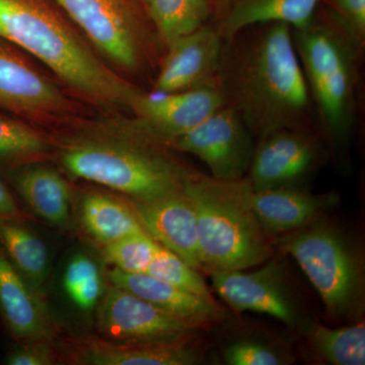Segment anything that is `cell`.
I'll use <instances>...</instances> for the list:
<instances>
[{
	"instance_id": "1",
	"label": "cell",
	"mask_w": 365,
	"mask_h": 365,
	"mask_svg": "<svg viewBox=\"0 0 365 365\" xmlns=\"http://www.w3.org/2000/svg\"><path fill=\"white\" fill-rule=\"evenodd\" d=\"M258 26L235 51L223 48L218 86L227 105L260 139L281 129H304L309 90L292 29L279 23Z\"/></svg>"
},
{
	"instance_id": "2",
	"label": "cell",
	"mask_w": 365,
	"mask_h": 365,
	"mask_svg": "<svg viewBox=\"0 0 365 365\" xmlns=\"http://www.w3.org/2000/svg\"><path fill=\"white\" fill-rule=\"evenodd\" d=\"M182 190L195 210L202 270H247L271 259L272 241L255 213L248 178L222 181L189 173Z\"/></svg>"
},
{
	"instance_id": "3",
	"label": "cell",
	"mask_w": 365,
	"mask_h": 365,
	"mask_svg": "<svg viewBox=\"0 0 365 365\" xmlns=\"http://www.w3.org/2000/svg\"><path fill=\"white\" fill-rule=\"evenodd\" d=\"M0 39L30 53L74 90L101 104L130 106L137 95L47 9L0 0Z\"/></svg>"
},
{
	"instance_id": "4",
	"label": "cell",
	"mask_w": 365,
	"mask_h": 365,
	"mask_svg": "<svg viewBox=\"0 0 365 365\" xmlns=\"http://www.w3.org/2000/svg\"><path fill=\"white\" fill-rule=\"evenodd\" d=\"M279 248L299 264L335 319H355L364 306L361 255L337 225L321 218L283 235Z\"/></svg>"
},
{
	"instance_id": "5",
	"label": "cell",
	"mask_w": 365,
	"mask_h": 365,
	"mask_svg": "<svg viewBox=\"0 0 365 365\" xmlns=\"http://www.w3.org/2000/svg\"><path fill=\"white\" fill-rule=\"evenodd\" d=\"M309 93L328 135L335 143L350 136L354 119L356 47L335 26L292 31Z\"/></svg>"
},
{
	"instance_id": "6",
	"label": "cell",
	"mask_w": 365,
	"mask_h": 365,
	"mask_svg": "<svg viewBox=\"0 0 365 365\" xmlns=\"http://www.w3.org/2000/svg\"><path fill=\"white\" fill-rule=\"evenodd\" d=\"M61 162L71 176L132 200H153L178 191L189 174L158 151L136 144H78L64 151Z\"/></svg>"
},
{
	"instance_id": "7",
	"label": "cell",
	"mask_w": 365,
	"mask_h": 365,
	"mask_svg": "<svg viewBox=\"0 0 365 365\" xmlns=\"http://www.w3.org/2000/svg\"><path fill=\"white\" fill-rule=\"evenodd\" d=\"M253 138L239 112L225 105L169 143L202 160L215 179L235 181L248 173L255 148Z\"/></svg>"
},
{
	"instance_id": "8",
	"label": "cell",
	"mask_w": 365,
	"mask_h": 365,
	"mask_svg": "<svg viewBox=\"0 0 365 365\" xmlns=\"http://www.w3.org/2000/svg\"><path fill=\"white\" fill-rule=\"evenodd\" d=\"M97 331L103 339L123 344L189 339L191 327L145 299L113 285L101 297Z\"/></svg>"
},
{
	"instance_id": "9",
	"label": "cell",
	"mask_w": 365,
	"mask_h": 365,
	"mask_svg": "<svg viewBox=\"0 0 365 365\" xmlns=\"http://www.w3.org/2000/svg\"><path fill=\"white\" fill-rule=\"evenodd\" d=\"M257 270L211 272V283L216 294L235 311L251 312L282 322L297 328L304 323L302 312L288 287L284 266L269 259Z\"/></svg>"
},
{
	"instance_id": "10",
	"label": "cell",
	"mask_w": 365,
	"mask_h": 365,
	"mask_svg": "<svg viewBox=\"0 0 365 365\" xmlns=\"http://www.w3.org/2000/svg\"><path fill=\"white\" fill-rule=\"evenodd\" d=\"M225 105L227 101L220 86H209L176 93H137L131 108L138 116L139 130L170 143Z\"/></svg>"
},
{
	"instance_id": "11",
	"label": "cell",
	"mask_w": 365,
	"mask_h": 365,
	"mask_svg": "<svg viewBox=\"0 0 365 365\" xmlns=\"http://www.w3.org/2000/svg\"><path fill=\"white\" fill-rule=\"evenodd\" d=\"M321 158L316 140L304 129H281L262 137L249 168L254 191L299 186Z\"/></svg>"
},
{
	"instance_id": "12",
	"label": "cell",
	"mask_w": 365,
	"mask_h": 365,
	"mask_svg": "<svg viewBox=\"0 0 365 365\" xmlns=\"http://www.w3.org/2000/svg\"><path fill=\"white\" fill-rule=\"evenodd\" d=\"M93 44L118 66L140 61L135 21L124 0H56Z\"/></svg>"
},
{
	"instance_id": "13",
	"label": "cell",
	"mask_w": 365,
	"mask_h": 365,
	"mask_svg": "<svg viewBox=\"0 0 365 365\" xmlns=\"http://www.w3.org/2000/svg\"><path fill=\"white\" fill-rule=\"evenodd\" d=\"M153 93H176L218 86L223 54L220 31L203 26L170 43Z\"/></svg>"
},
{
	"instance_id": "14",
	"label": "cell",
	"mask_w": 365,
	"mask_h": 365,
	"mask_svg": "<svg viewBox=\"0 0 365 365\" xmlns=\"http://www.w3.org/2000/svg\"><path fill=\"white\" fill-rule=\"evenodd\" d=\"M139 222L158 244L170 250L197 271L199 257L195 210L182 188L153 200H132Z\"/></svg>"
},
{
	"instance_id": "15",
	"label": "cell",
	"mask_w": 365,
	"mask_h": 365,
	"mask_svg": "<svg viewBox=\"0 0 365 365\" xmlns=\"http://www.w3.org/2000/svg\"><path fill=\"white\" fill-rule=\"evenodd\" d=\"M69 360L90 365H192L200 364L202 357L188 339L123 344L88 337L72 343Z\"/></svg>"
},
{
	"instance_id": "16",
	"label": "cell",
	"mask_w": 365,
	"mask_h": 365,
	"mask_svg": "<svg viewBox=\"0 0 365 365\" xmlns=\"http://www.w3.org/2000/svg\"><path fill=\"white\" fill-rule=\"evenodd\" d=\"M336 194H313L299 186L254 191L252 203L269 237L287 235L319 220L337 205Z\"/></svg>"
},
{
	"instance_id": "17",
	"label": "cell",
	"mask_w": 365,
	"mask_h": 365,
	"mask_svg": "<svg viewBox=\"0 0 365 365\" xmlns=\"http://www.w3.org/2000/svg\"><path fill=\"white\" fill-rule=\"evenodd\" d=\"M36 292L0 247V313L14 337L26 342L54 336L51 319Z\"/></svg>"
},
{
	"instance_id": "18",
	"label": "cell",
	"mask_w": 365,
	"mask_h": 365,
	"mask_svg": "<svg viewBox=\"0 0 365 365\" xmlns=\"http://www.w3.org/2000/svg\"><path fill=\"white\" fill-rule=\"evenodd\" d=\"M109 278L115 287L145 299L192 329L211 325L222 316L215 302L163 282L148 274L126 273L114 268L110 271Z\"/></svg>"
},
{
	"instance_id": "19",
	"label": "cell",
	"mask_w": 365,
	"mask_h": 365,
	"mask_svg": "<svg viewBox=\"0 0 365 365\" xmlns=\"http://www.w3.org/2000/svg\"><path fill=\"white\" fill-rule=\"evenodd\" d=\"M66 104L56 86L0 46V108L33 115L59 111Z\"/></svg>"
},
{
	"instance_id": "20",
	"label": "cell",
	"mask_w": 365,
	"mask_h": 365,
	"mask_svg": "<svg viewBox=\"0 0 365 365\" xmlns=\"http://www.w3.org/2000/svg\"><path fill=\"white\" fill-rule=\"evenodd\" d=\"M7 175L36 215L55 227H66L71 218V190L58 172L32 162L9 169Z\"/></svg>"
},
{
	"instance_id": "21",
	"label": "cell",
	"mask_w": 365,
	"mask_h": 365,
	"mask_svg": "<svg viewBox=\"0 0 365 365\" xmlns=\"http://www.w3.org/2000/svg\"><path fill=\"white\" fill-rule=\"evenodd\" d=\"M321 0H235L223 19V39L230 40L253 26L285 24L292 31H302L314 24Z\"/></svg>"
},
{
	"instance_id": "22",
	"label": "cell",
	"mask_w": 365,
	"mask_h": 365,
	"mask_svg": "<svg viewBox=\"0 0 365 365\" xmlns=\"http://www.w3.org/2000/svg\"><path fill=\"white\" fill-rule=\"evenodd\" d=\"M81 220L86 232L105 247L128 235L145 232L131 205L104 194L85 197Z\"/></svg>"
},
{
	"instance_id": "23",
	"label": "cell",
	"mask_w": 365,
	"mask_h": 365,
	"mask_svg": "<svg viewBox=\"0 0 365 365\" xmlns=\"http://www.w3.org/2000/svg\"><path fill=\"white\" fill-rule=\"evenodd\" d=\"M0 247L18 272L39 292L49 274L45 242L21 222L0 220Z\"/></svg>"
},
{
	"instance_id": "24",
	"label": "cell",
	"mask_w": 365,
	"mask_h": 365,
	"mask_svg": "<svg viewBox=\"0 0 365 365\" xmlns=\"http://www.w3.org/2000/svg\"><path fill=\"white\" fill-rule=\"evenodd\" d=\"M309 341L319 359L333 365L365 364L364 322L341 328L312 325Z\"/></svg>"
},
{
	"instance_id": "25",
	"label": "cell",
	"mask_w": 365,
	"mask_h": 365,
	"mask_svg": "<svg viewBox=\"0 0 365 365\" xmlns=\"http://www.w3.org/2000/svg\"><path fill=\"white\" fill-rule=\"evenodd\" d=\"M146 9L165 45L205 26L209 0H148Z\"/></svg>"
},
{
	"instance_id": "26",
	"label": "cell",
	"mask_w": 365,
	"mask_h": 365,
	"mask_svg": "<svg viewBox=\"0 0 365 365\" xmlns=\"http://www.w3.org/2000/svg\"><path fill=\"white\" fill-rule=\"evenodd\" d=\"M47 150L44 139L31 127L0 114V165L13 169L32 163Z\"/></svg>"
},
{
	"instance_id": "27",
	"label": "cell",
	"mask_w": 365,
	"mask_h": 365,
	"mask_svg": "<svg viewBox=\"0 0 365 365\" xmlns=\"http://www.w3.org/2000/svg\"><path fill=\"white\" fill-rule=\"evenodd\" d=\"M63 287L78 309H95L103 295L102 276L96 262L83 254L72 257L64 270Z\"/></svg>"
},
{
	"instance_id": "28",
	"label": "cell",
	"mask_w": 365,
	"mask_h": 365,
	"mask_svg": "<svg viewBox=\"0 0 365 365\" xmlns=\"http://www.w3.org/2000/svg\"><path fill=\"white\" fill-rule=\"evenodd\" d=\"M145 274L211 302H215L199 271L185 263L176 254L158 245Z\"/></svg>"
},
{
	"instance_id": "29",
	"label": "cell",
	"mask_w": 365,
	"mask_h": 365,
	"mask_svg": "<svg viewBox=\"0 0 365 365\" xmlns=\"http://www.w3.org/2000/svg\"><path fill=\"white\" fill-rule=\"evenodd\" d=\"M158 245L148 232H138L106 246L105 258L123 272L146 273Z\"/></svg>"
},
{
	"instance_id": "30",
	"label": "cell",
	"mask_w": 365,
	"mask_h": 365,
	"mask_svg": "<svg viewBox=\"0 0 365 365\" xmlns=\"http://www.w3.org/2000/svg\"><path fill=\"white\" fill-rule=\"evenodd\" d=\"M223 360L230 365H279L290 362L284 353L254 340H239L228 345L223 352Z\"/></svg>"
},
{
	"instance_id": "31",
	"label": "cell",
	"mask_w": 365,
	"mask_h": 365,
	"mask_svg": "<svg viewBox=\"0 0 365 365\" xmlns=\"http://www.w3.org/2000/svg\"><path fill=\"white\" fill-rule=\"evenodd\" d=\"M330 4L334 25L360 49L365 38V0H330Z\"/></svg>"
},
{
	"instance_id": "32",
	"label": "cell",
	"mask_w": 365,
	"mask_h": 365,
	"mask_svg": "<svg viewBox=\"0 0 365 365\" xmlns=\"http://www.w3.org/2000/svg\"><path fill=\"white\" fill-rule=\"evenodd\" d=\"M54 361V353L46 340L26 342V345L9 353L6 359V364L9 365H50Z\"/></svg>"
},
{
	"instance_id": "33",
	"label": "cell",
	"mask_w": 365,
	"mask_h": 365,
	"mask_svg": "<svg viewBox=\"0 0 365 365\" xmlns=\"http://www.w3.org/2000/svg\"><path fill=\"white\" fill-rule=\"evenodd\" d=\"M25 218L11 190L0 180V220L23 222Z\"/></svg>"
},
{
	"instance_id": "34",
	"label": "cell",
	"mask_w": 365,
	"mask_h": 365,
	"mask_svg": "<svg viewBox=\"0 0 365 365\" xmlns=\"http://www.w3.org/2000/svg\"><path fill=\"white\" fill-rule=\"evenodd\" d=\"M143 2L144 4V6H146V4H148V0H143Z\"/></svg>"
}]
</instances>
